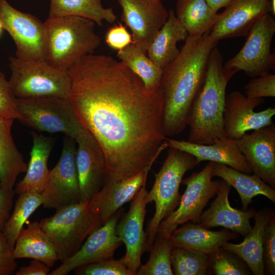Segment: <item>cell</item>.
Listing matches in <instances>:
<instances>
[{"mask_svg": "<svg viewBox=\"0 0 275 275\" xmlns=\"http://www.w3.org/2000/svg\"><path fill=\"white\" fill-rule=\"evenodd\" d=\"M67 72L72 107L105 155L104 185L151 168L168 147L160 86L147 89L124 63L106 54H89Z\"/></svg>", "mask_w": 275, "mask_h": 275, "instance_id": "obj_1", "label": "cell"}, {"mask_svg": "<svg viewBox=\"0 0 275 275\" xmlns=\"http://www.w3.org/2000/svg\"><path fill=\"white\" fill-rule=\"evenodd\" d=\"M210 32L198 38L188 36L177 57L163 69L160 87L166 137L180 134L187 126L189 110L204 80L209 54L217 45L210 40Z\"/></svg>", "mask_w": 275, "mask_h": 275, "instance_id": "obj_2", "label": "cell"}, {"mask_svg": "<svg viewBox=\"0 0 275 275\" xmlns=\"http://www.w3.org/2000/svg\"><path fill=\"white\" fill-rule=\"evenodd\" d=\"M223 63V56L216 46L209 54L203 83L187 118L189 142L210 144L226 137L223 123L226 91L236 72L225 68Z\"/></svg>", "mask_w": 275, "mask_h": 275, "instance_id": "obj_3", "label": "cell"}, {"mask_svg": "<svg viewBox=\"0 0 275 275\" xmlns=\"http://www.w3.org/2000/svg\"><path fill=\"white\" fill-rule=\"evenodd\" d=\"M47 33L45 62L67 72L76 63L93 53L101 39L95 32V23L76 17H48L44 22Z\"/></svg>", "mask_w": 275, "mask_h": 275, "instance_id": "obj_4", "label": "cell"}, {"mask_svg": "<svg viewBox=\"0 0 275 275\" xmlns=\"http://www.w3.org/2000/svg\"><path fill=\"white\" fill-rule=\"evenodd\" d=\"M199 164L196 158L190 154L169 147L166 158L155 174L153 185L146 197L148 204L155 202V211L147 223L146 251L151 250L161 222L178 207L181 197L179 187L184 174Z\"/></svg>", "mask_w": 275, "mask_h": 275, "instance_id": "obj_5", "label": "cell"}, {"mask_svg": "<svg viewBox=\"0 0 275 275\" xmlns=\"http://www.w3.org/2000/svg\"><path fill=\"white\" fill-rule=\"evenodd\" d=\"M89 201L70 205L56 210L50 217L42 219V229L52 239L62 262L80 248L86 238L101 226Z\"/></svg>", "mask_w": 275, "mask_h": 275, "instance_id": "obj_6", "label": "cell"}, {"mask_svg": "<svg viewBox=\"0 0 275 275\" xmlns=\"http://www.w3.org/2000/svg\"><path fill=\"white\" fill-rule=\"evenodd\" d=\"M9 80L17 98L59 97L68 98L70 79L68 72L56 69L45 61L9 58Z\"/></svg>", "mask_w": 275, "mask_h": 275, "instance_id": "obj_7", "label": "cell"}, {"mask_svg": "<svg viewBox=\"0 0 275 275\" xmlns=\"http://www.w3.org/2000/svg\"><path fill=\"white\" fill-rule=\"evenodd\" d=\"M16 108L17 120L38 131L61 132L75 140L83 128L68 98H17Z\"/></svg>", "mask_w": 275, "mask_h": 275, "instance_id": "obj_8", "label": "cell"}, {"mask_svg": "<svg viewBox=\"0 0 275 275\" xmlns=\"http://www.w3.org/2000/svg\"><path fill=\"white\" fill-rule=\"evenodd\" d=\"M212 164L210 161L200 172L182 179L181 183L186 185V189L179 204L161 222L156 235L169 238L180 225L188 221L199 223L204 207L217 194L221 184V181L212 180Z\"/></svg>", "mask_w": 275, "mask_h": 275, "instance_id": "obj_9", "label": "cell"}, {"mask_svg": "<svg viewBox=\"0 0 275 275\" xmlns=\"http://www.w3.org/2000/svg\"><path fill=\"white\" fill-rule=\"evenodd\" d=\"M275 33V20L270 13L258 19L252 26L240 51L224 65L237 72L241 70L255 77L274 70L275 56L271 44Z\"/></svg>", "mask_w": 275, "mask_h": 275, "instance_id": "obj_10", "label": "cell"}, {"mask_svg": "<svg viewBox=\"0 0 275 275\" xmlns=\"http://www.w3.org/2000/svg\"><path fill=\"white\" fill-rule=\"evenodd\" d=\"M0 21L15 44L16 57L45 61L47 33L44 22L13 8L6 0H0Z\"/></svg>", "mask_w": 275, "mask_h": 275, "instance_id": "obj_11", "label": "cell"}, {"mask_svg": "<svg viewBox=\"0 0 275 275\" xmlns=\"http://www.w3.org/2000/svg\"><path fill=\"white\" fill-rule=\"evenodd\" d=\"M74 139L66 136L61 156L41 193L44 208L56 210L80 202Z\"/></svg>", "mask_w": 275, "mask_h": 275, "instance_id": "obj_12", "label": "cell"}, {"mask_svg": "<svg viewBox=\"0 0 275 275\" xmlns=\"http://www.w3.org/2000/svg\"><path fill=\"white\" fill-rule=\"evenodd\" d=\"M121 19L131 32L133 43L147 53L151 42L167 21L169 11L160 0H117Z\"/></svg>", "mask_w": 275, "mask_h": 275, "instance_id": "obj_13", "label": "cell"}, {"mask_svg": "<svg viewBox=\"0 0 275 275\" xmlns=\"http://www.w3.org/2000/svg\"><path fill=\"white\" fill-rule=\"evenodd\" d=\"M264 98H250L235 91L226 96L223 114L224 129L226 137L236 140L248 131L272 124L275 108L269 107L256 112L254 108L264 102Z\"/></svg>", "mask_w": 275, "mask_h": 275, "instance_id": "obj_14", "label": "cell"}, {"mask_svg": "<svg viewBox=\"0 0 275 275\" xmlns=\"http://www.w3.org/2000/svg\"><path fill=\"white\" fill-rule=\"evenodd\" d=\"M123 210L119 209L103 225L92 232L79 250L49 272V275H66L76 268L87 264L113 258L122 244L117 235V224Z\"/></svg>", "mask_w": 275, "mask_h": 275, "instance_id": "obj_15", "label": "cell"}, {"mask_svg": "<svg viewBox=\"0 0 275 275\" xmlns=\"http://www.w3.org/2000/svg\"><path fill=\"white\" fill-rule=\"evenodd\" d=\"M75 141L77 145L75 162L80 202H84L89 201L103 186L106 174V160L98 142L84 127Z\"/></svg>", "mask_w": 275, "mask_h": 275, "instance_id": "obj_16", "label": "cell"}, {"mask_svg": "<svg viewBox=\"0 0 275 275\" xmlns=\"http://www.w3.org/2000/svg\"><path fill=\"white\" fill-rule=\"evenodd\" d=\"M146 187V183L132 200L129 210L121 216L116 229L117 235L126 247L122 259L135 275L141 265L142 256L146 251V235L144 230L148 204Z\"/></svg>", "mask_w": 275, "mask_h": 275, "instance_id": "obj_17", "label": "cell"}, {"mask_svg": "<svg viewBox=\"0 0 275 275\" xmlns=\"http://www.w3.org/2000/svg\"><path fill=\"white\" fill-rule=\"evenodd\" d=\"M270 12V0H232L219 13L209 38L217 43L224 39L246 37L253 24Z\"/></svg>", "mask_w": 275, "mask_h": 275, "instance_id": "obj_18", "label": "cell"}, {"mask_svg": "<svg viewBox=\"0 0 275 275\" xmlns=\"http://www.w3.org/2000/svg\"><path fill=\"white\" fill-rule=\"evenodd\" d=\"M253 173L275 187V125L245 133L235 140Z\"/></svg>", "mask_w": 275, "mask_h": 275, "instance_id": "obj_19", "label": "cell"}, {"mask_svg": "<svg viewBox=\"0 0 275 275\" xmlns=\"http://www.w3.org/2000/svg\"><path fill=\"white\" fill-rule=\"evenodd\" d=\"M231 189L230 185L221 180L216 198L209 208L203 211L198 224L207 229L223 227L244 236L252 229L250 219L257 211L253 209L242 211L231 207L229 201Z\"/></svg>", "mask_w": 275, "mask_h": 275, "instance_id": "obj_20", "label": "cell"}, {"mask_svg": "<svg viewBox=\"0 0 275 275\" xmlns=\"http://www.w3.org/2000/svg\"><path fill=\"white\" fill-rule=\"evenodd\" d=\"M151 168H147L128 178L104 185L89 200V206L101 226L127 202L132 200L146 183Z\"/></svg>", "mask_w": 275, "mask_h": 275, "instance_id": "obj_21", "label": "cell"}, {"mask_svg": "<svg viewBox=\"0 0 275 275\" xmlns=\"http://www.w3.org/2000/svg\"><path fill=\"white\" fill-rule=\"evenodd\" d=\"M168 147L185 152L195 157L200 163L208 160L226 164L242 173L251 174L253 171L235 141L227 137L210 144H198L184 140L166 138Z\"/></svg>", "mask_w": 275, "mask_h": 275, "instance_id": "obj_22", "label": "cell"}, {"mask_svg": "<svg viewBox=\"0 0 275 275\" xmlns=\"http://www.w3.org/2000/svg\"><path fill=\"white\" fill-rule=\"evenodd\" d=\"M237 233L226 230L214 231L198 223H185L169 237L173 247H180L209 255L221 248Z\"/></svg>", "mask_w": 275, "mask_h": 275, "instance_id": "obj_23", "label": "cell"}, {"mask_svg": "<svg viewBox=\"0 0 275 275\" xmlns=\"http://www.w3.org/2000/svg\"><path fill=\"white\" fill-rule=\"evenodd\" d=\"M31 133L33 146L30 159L25 176L14 189L15 194L17 195L29 191L41 194L49 177L50 170L48 169V160L54 140L51 137L39 134L35 131Z\"/></svg>", "mask_w": 275, "mask_h": 275, "instance_id": "obj_24", "label": "cell"}, {"mask_svg": "<svg viewBox=\"0 0 275 275\" xmlns=\"http://www.w3.org/2000/svg\"><path fill=\"white\" fill-rule=\"evenodd\" d=\"M272 212L263 209L256 212L255 224L250 232L239 244L226 242L221 248L239 257L255 275L265 273L263 260V241L264 231Z\"/></svg>", "mask_w": 275, "mask_h": 275, "instance_id": "obj_25", "label": "cell"}, {"mask_svg": "<svg viewBox=\"0 0 275 275\" xmlns=\"http://www.w3.org/2000/svg\"><path fill=\"white\" fill-rule=\"evenodd\" d=\"M13 254L16 259H37L50 267L59 260L54 243L37 221L29 223L27 227L21 230Z\"/></svg>", "mask_w": 275, "mask_h": 275, "instance_id": "obj_26", "label": "cell"}, {"mask_svg": "<svg viewBox=\"0 0 275 275\" xmlns=\"http://www.w3.org/2000/svg\"><path fill=\"white\" fill-rule=\"evenodd\" d=\"M188 34L176 17L173 9L149 46L147 54L159 67L164 69L178 55V42L185 40Z\"/></svg>", "mask_w": 275, "mask_h": 275, "instance_id": "obj_27", "label": "cell"}, {"mask_svg": "<svg viewBox=\"0 0 275 275\" xmlns=\"http://www.w3.org/2000/svg\"><path fill=\"white\" fill-rule=\"evenodd\" d=\"M212 175L222 178L236 189L243 210H247L248 206L252 202V199L259 195L265 196L275 202L274 188L254 173L245 174L226 164L212 162Z\"/></svg>", "mask_w": 275, "mask_h": 275, "instance_id": "obj_28", "label": "cell"}, {"mask_svg": "<svg viewBox=\"0 0 275 275\" xmlns=\"http://www.w3.org/2000/svg\"><path fill=\"white\" fill-rule=\"evenodd\" d=\"M14 120L0 118V186L10 189L28 167L11 134Z\"/></svg>", "mask_w": 275, "mask_h": 275, "instance_id": "obj_29", "label": "cell"}, {"mask_svg": "<svg viewBox=\"0 0 275 275\" xmlns=\"http://www.w3.org/2000/svg\"><path fill=\"white\" fill-rule=\"evenodd\" d=\"M175 13L188 36L194 38L210 30L219 15L205 0H177Z\"/></svg>", "mask_w": 275, "mask_h": 275, "instance_id": "obj_30", "label": "cell"}, {"mask_svg": "<svg viewBox=\"0 0 275 275\" xmlns=\"http://www.w3.org/2000/svg\"><path fill=\"white\" fill-rule=\"evenodd\" d=\"M65 16L87 18L100 26L117 19L114 10L104 7L101 0H50L49 17Z\"/></svg>", "mask_w": 275, "mask_h": 275, "instance_id": "obj_31", "label": "cell"}, {"mask_svg": "<svg viewBox=\"0 0 275 275\" xmlns=\"http://www.w3.org/2000/svg\"><path fill=\"white\" fill-rule=\"evenodd\" d=\"M117 56L142 80L147 89H153L160 86L163 70L133 42L118 51Z\"/></svg>", "mask_w": 275, "mask_h": 275, "instance_id": "obj_32", "label": "cell"}, {"mask_svg": "<svg viewBox=\"0 0 275 275\" xmlns=\"http://www.w3.org/2000/svg\"><path fill=\"white\" fill-rule=\"evenodd\" d=\"M18 195L14 210L2 230L12 251L24 224L43 203L41 194L36 191H29Z\"/></svg>", "mask_w": 275, "mask_h": 275, "instance_id": "obj_33", "label": "cell"}, {"mask_svg": "<svg viewBox=\"0 0 275 275\" xmlns=\"http://www.w3.org/2000/svg\"><path fill=\"white\" fill-rule=\"evenodd\" d=\"M172 248L168 238L156 235L149 260L140 265L136 274L173 275L171 258Z\"/></svg>", "mask_w": 275, "mask_h": 275, "instance_id": "obj_34", "label": "cell"}, {"mask_svg": "<svg viewBox=\"0 0 275 275\" xmlns=\"http://www.w3.org/2000/svg\"><path fill=\"white\" fill-rule=\"evenodd\" d=\"M171 264L174 274L203 275L208 272V255L180 247H173Z\"/></svg>", "mask_w": 275, "mask_h": 275, "instance_id": "obj_35", "label": "cell"}, {"mask_svg": "<svg viewBox=\"0 0 275 275\" xmlns=\"http://www.w3.org/2000/svg\"><path fill=\"white\" fill-rule=\"evenodd\" d=\"M208 270L210 274L215 275H246L252 273L239 257L221 248L208 255Z\"/></svg>", "mask_w": 275, "mask_h": 275, "instance_id": "obj_36", "label": "cell"}, {"mask_svg": "<svg viewBox=\"0 0 275 275\" xmlns=\"http://www.w3.org/2000/svg\"><path fill=\"white\" fill-rule=\"evenodd\" d=\"M78 275H135L123 260L113 258L80 266L74 269Z\"/></svg>", "mask_w": 275, "mask_h": 275, "instance_id": "obj_37", "label": "cell"}, {"mask_svg": "<svg viewBox=\"0 0 275 275\" xmlns=\"http://www.w3.org/2000/svg\"><path fill=\"white\" fill-rule=\"evenodd\" d=\"M245 95L250 98L275 97V75L270 72L253 77L244 86Z\"/></svg>", "mask_w": 275, "mask_h": 275, "instance_id": "obj_38", "label": "cell"}, {"mask_svg": "<svg viewBox=\"0 0 275 275\" xmlns=\"http://www.w3.org/2000/svg\"><path fill=\"white\" fill-rule=\"evenodd\" d=\"M263 260L265 271L275 274V215L272 212L266 226L263 241Z\"/></svg>", "mask_w": 275, "mask_h": 275, "instance_id": "obj_39", "label": "cell"}, {"mask_svg": "<svg viewBox=\"0 0 275 275\" xmlns=\"http://www.w3.org/2000/svg\"><path fill=\"white\" fill-rule=\"evenodd\" d=\"M17 98L13 94L4 73L0 72V118L18 119Z\"/></svg>", "mask_w": 275, "mask_h": 275, "instance_id": "obj_40", "label": "cell"}, {"mask_svg": "<svg viewBox=\"0 0 275 275\" xmlns=\"http://www.w3.org/2000/svg\"><path fill=\"white\" fill-rule=\"evenodd\" d=\"M105 41L111 48L120 50L133 42L131 35L121 23L109 28L105 36Z\"/></svg>", "mask_w": 275, "mask_h": 275, "instance_id": "obj_41", "label": "cell"}, {"mask_svg": "<svg viewBox=\"0 0 275 275\" xmlns=\"http://www.w3.org/2000/svg\"><path fill=\"white\" fill-rule=\"evenodd\" d=\"M8 240L0 230V275H12L15 272L17 264Z\"/></svg>", "mask_w": 275, "mask_h": 275, "instance_id": "obj_42", "label": "cell"}, {"mask_svg": "<svg viewBox=\"0 0 275 275\" xmlns=\"http://www.w3.org/2000/svg\"><path fill=\"white\" fill-rule=\"evenodd\" d=\"M14 194V189L0 186V230L10 217Z\"/></svg>", "mask_w": 275, "mask_h": 275, "instance_id": "obj_43", "label": "cell"}, {"mask_svg": "<svg viewBox=\"0 0 275 275\" xmlns=\"http://www.w3.org/2000/svg\"><path fill=\"white\" fill-rule=\"evenodd\" d=\"M50 267L37 259H33L28 266H22L15 272V275H47Z\"/></svg>", "mask_w": 275, "mask_h": 275, "instance_id": "obj_44", "label": "cell"}, {"mask_svg": "<svg viewBox=\"0 0 275 275\" xmlns=\"http://www.w3.org/2000/svg\"><path fill=\"white\" fill-rule=\"evenodd\" d=\"M211 8L215 12L226 7L232 0H205Z\"/></svg>", "mask_w": 275, "mask_h": 275, "instance_id": "obj_45", "label": "cell"}, {"mask_svg": "<svg viewBox=\"0 0 275 275\" xmlns=\"http://www.w3.org/2000/svg\"><path fill=\"white\" fill-rule=\"evenodd\" d=\"M271 12L272 14L274 15L275 14V0H270Z\"/></svg>", "mask_w": 275, "mask_h": 275, "instance_id": "obj_46", "label": "cell"}, {"mask_svg": "<svg viewBox=\"0 0 275 275\" xmlns=\"http://www.w3.org/2000/svg\"><path fill=\"white\" fill-rule=\"evenodd\" d=\"M3 30H4V29H3V25L2 24V23L0 21V37L2 35V34L3 32Z\"/></svg>", "mask_w": 275, "mask_h": 275, "instance_id": "obj_47", "label": "cell"}, {"mask_svg": "<svg viewBox=\"0 0 275 275\" xmlns=\"http://www.w3.org/2000/svg\"><path fill=\"white\" fill-rule=\"evenodd\" d=\"M160 1H161L163 2V1H165V0H160Z\"/></svg>", "mask_w": 275, "mask_h": 275, "instance_id": "obj_48", "label": "cell"}]
</instances>
